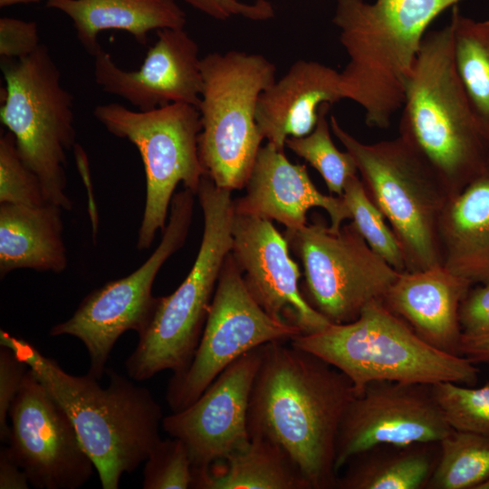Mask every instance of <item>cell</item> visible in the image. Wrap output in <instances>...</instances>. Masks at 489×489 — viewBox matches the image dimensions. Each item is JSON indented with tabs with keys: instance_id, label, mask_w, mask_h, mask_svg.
<instances>
[{
	"instance_id": "cell-1",
	"label": "cell",
	"mask_w": 489,
	"mask_h": 489,
	"mask_svg": "<svg viewBox=\"0 0 489 489\" xmlns=\"http://www.w3.org/2000/svg\"><path fill=\"white\" fill-rule=\"evenodd\" d=\"M286 342L263 345L249 401V436L282 446L311 489H334L338 432L357 393L342 371Z\"/></svg>"
},
{
	"instance_id": "cell-2",
	"label": "cell",
	"mask_w": 489,
	"mask_h": 489,
	"mask_svg": "<svg viewBox=\"0 0 489 489\" xmlns=\"http://www.w3.org/2000/svg\"><path fill=\"white\" fill-rule=\"evenodd\" d=\"M0 345L26 363L66 411L103 489L119 488L122 475L145 463L161 440L160 405L129 377L110 369V383L104 388L90 374L67 373L33 344L3 330Z\"/></svg>"
},
{
	"instance_id": "cell-3",
	"label": "cell",
	"mask_w": 489,
	"mask_h": 489,
	"mask_svg": "<svg viewBox=\"0 0 489 489\" xmlns=\"http://www.w3.org/2000/svg\"><path fill=\"white\" fill-rule=\"evenodd\" d=\"M460 1L337 0L332 23L349 56L340 72L341 93L363 109L369 127H389L428 26Z\"/></svg>"
},
{
	"instance_id": "cell-4",
	"label": "cell",
	"mask_w": 489,
	"mask_h": 489,
	"mask_svg": "<svg viewBox=\"0 0 489 489\" xmlns=\"http://www.w3.org/2000/svg\"><path fill=\"white\" fill-rule=\"evenodd\" d=\"M402 108L399 135L429 162L451 198L458 195L489 162V138L458 78L449 24L426 33Z\"/></svg>"
},
{
	"instance_id": "cell-5",
	"label": "cell",
	"mask_w": 489,
	"mask_h": 489,
	"mask_svg": "<svg viewBox=\"0 0 489 489\" xmlns=\"http://www.w3.org/2000/svg\"><path fill=\"white\" fill-rule=\"evenodd\" d=\"M290 342L342 371L353 383L357 396L377 380L473 386L479 378L474 362L434 348L381 301L370 302L350 322L330 323Z\"/></svg>"
},
{
	"instance_id": "cell-6",
	"label": "cell",
	"mask_w": 489,
	"mask_h": 489,
	"mask_svg": "<svg viewBox=\"0 0 489 489\" xmlns=\"http://www.w3.org/2000/svg\"><path fill=\"white\" fill-rule=\"evenodd\" d=\"M230 190L205 175L197 196L204 217L201 244L188 274L169 295L158 297L154 313L125 362L128 376L143 381L163 370L177 374L190 364L199 343L217 281L233 244Z\"/></svg>"
},
{
	"instance_id": "cell-7",
	"label": "cell",
	"mask_w": 489,
	"mask_h": 489,
	"mask_svg": "<svg viewBox=\"0 0 489 489\" xmlns=\"http://www.w3.org/2000/svg\"><path fill=\"white\" fill-rule=\"evenodd\" d=\"M330 126L353 157L368 195L396 235L406 271L442 264L439 221L451 197L429 162L400 135L366 144L333 115Z\"/></svg>"
},
{
	"instance_id": "cell-8",
	"label": "cell",
	"mask_w": 489,
	"mask_h": 489,
	"mask_svg": "<svg viewBox=\"0 0 489 489\" xmlns=\"http://www.w3.org/2000/svg\"><path fill=\"white\" fill-rule=\"evenodd\" d=\"M198 155L206 175L230 191L244 187L264 139L255 120L260 94L276 80L264 56L230 51L201 59Z\"/></svg>"
},
{
	"instance_id": "cell-9",
	"label": "cell",
	"mask_w": 489,
	"mask_h": 489,
	"mask_svg": "<svg viewBox=\"0 0 489 489\" xmlns=\"http://www.w3.org/2000/svg\"><path fill=\"white\" fill-rule=\"evenodd\" d=\"M1 70L5 82L1 122L14 134L46 201L71 210L65 168L67 151L76 145L73 96L62 85L60 70L44 44L27 57L1 59Z\"/></svg>"
},
{
	"instance_id": "cell-10",
	"label": "cell",
	"mask_w": 489,
	"mask_h": 489,
	"mask_svg": "<svg viewBox=\"0 0 489 489\" xmlns=\"http://www.w3.org/2000/svg\"><path fill=\"white\" fill-rule=\"evenodd\" d=\"M93 115L112 135L127 139L138 149L146 175V200L137 248L150 247L166 226L178 183L197 195L206 175L198 155L201 120L198 109L171 103L135 111L116 102L100 104Z\"/></svg>"
},
{
	"instance_id": "cell-11",
	"label": "cell",
	"mask_w": 489,
	"mask_h": 489,
	"mask_svg": "<svg viewBox=\"0 0 489 489\" xmlns=\"http://www.w3.org/2000/svg\"><path fill=\"white\" fill-rule=\"evenodd\" d=\"M283 235L302 264V296L331 323L356 320L370 302L383 299L399 273L369 246L352 222L334 231L315 221Z\"/></svg>"
},
{
	"instance_id": "cell-12",
	"label": "cell",
	"mask_w": 489,
	"mask_h": 489,
	"mask_svg": "<svg viewBox=\"0 0 489 489\" xmlns=\"http://www.w3.org/2000/svg\"><path fill=\"white\" fill-rule=\"evenodd\" d=\"M195 196L186 188L174 194L161 240L137 270L90 292L68 320L52 327L51 336L70 335L83 343L90 358L88 374L95 379L103 376L118 339L127 331L139 334L151 320L158 301L152 295L154 280L165 262L185 244Z\"/></svg>"
},
{
	"instance_id": "cell-13",
	"label": "cell",
	"mask_w": 489,
	"mask_h": 489,
	"mask_svg": "<svg viewBox=\"0 0 489 489\" xmlns=\"http://www.w3.org/2000/svg\"><path fill=\"white\" fill-rule=\"evenodd\" d=\"M302 334L271 317L252 297L231 252L223 264L205 327L187 368L173 374L166 399L172 412L192 404L216 377L244 353Z\"/></svg>"
},
{
	"instance_id": "cell-14",
	"label": "cell",
	"mask_w": 489,
	"mask_h": 489,
	"mask_svg": "<svg viewBox=\"0 0 489 489\" xmlns=\"http://www.w3.org/2000/svg\"><path fill=\"white\" fill-rule=\"evenodd\" d=\"M7 451L38 489H77L95 466L70 417L29 369L10 410Z\"/></svg>"
},
{
	"instance_id": "cell-15",
	"label": "cell",
	"mask_w": 489,
	"mask_h": 489,
	"mask_svg": "<svg viewBox=\"0 0 489 489\" xmlns=\"http://www.w3.org/2000/svg\"><path fill=\"white\" fill-rule=\"evenodd\" d=\"M453 430L435 398L432 385L372 381L344 412L336 443V471L370 447L439 442Z\"/></svg>"
},
{
	"instance_id": "cell-16",
	"label": "cell",
	"mask_w": 489,
	"mask_h": 489,
	"mask_svg": "<svg viewBox=\"0 0 489 489\" xmlns=\"http://www.w3.org/2000/svg\"><path fill=\"white\" fill-rule=\"evenodd\" d=\"M263 345L225 368L188 407L163 417L162 427L187 446L193 471L225 460L250 441L247 415Z\"/></svg>"
},
{
	"instance_id": "cell-17",
	"label": "cell",
	"mask_w": 489,
	"mask_h": 489,
	"mask_svg": "<svg viewBox=\"0 0 489 489\" xmlns=\"http://www.w3.org/2000/svg\"><path fill=\"white\" fill-rule=\"evenodd\" d=\"M231 254L255 302L273 318L299 328L302 334L331 322L304 299L301 271L290 256L289 244L271 220L234 212Z\"/></svg>"
},
{
	"instance_id": "cell-18",
	"label": "cell",
	"mask_w": 489,
	"mask_h": 489,
	"mask_svg": "<svg viewBox=\"0 0 489 489\" xmlns=\"http://www.w3.org/2000/svg\"><path fill=\"white\" fill-rule=\"evenodd\" d=\"M198 51L184 28L161 29L137 71L122 70L100 50L94 56V79L104 92L121 97L139 110L171 103L198 108L203 90Z\"/></svg>"
},
{
	"instance_id": "cell-19",
	"label": "cell",
	"mask_w": 489,
	"mask_h": 489,
	"mask_svg": "<svg viewBox=\"0 0 489 489\" xmlns=\"http://www.w3.org/2000/svg\"><path fill=\"white\" fill-rule=\"evenodd\" d=\"M244 187L245 194L234 200V212L275 220L286 229L304 226L312 207L327 212L334 231L350 219L341 197L321 193L305 165L292 163L284 151L269 143L260 148Z\"/></svg>"
},
{
	"instance_id": "cell-20",
	"label": "cell",
	"mask_w": 489,
	"mask_h": 489,
	"mask_svg": "<svg viewBox=\"0 0 489 489\" xmlns=\"http://www.w3.org/2000/svg\"><path fill=\"white\" fill-rule=\"evenodd\" d=\"M472 285L443 264L403 271L381 302L423 340L439 350L459 355V308Z\"/></svg>"
},
{
	"instance_id": "cell-21",
	"label": "cell",
	"mask_w": 489,
	"mask_h": 489,
	"mask_svg": "<svg viewBox=\"0 0 489 489\" xmlns=\"http://www.w3.org/2000/svg\"><path fill=\"white\" fill-rule=\"evenodd\" d=\"M342 99L340 72L315 61L298 60L260 94L255 120L267 143L284 151L289 137L313 130L321 104Z\"/></svg>"
},
{
	"instance_id": "cell-22",
	"label": "cell",
	"mask_w": 489,
	"mask_h": 489,
	"mask_svg": "<svg viewBox=\"0 0 489 489\" xmlns=\"http://www.w3.org/2000/svg\"><path fill=\"white\" fill-rule=\"evenodd\" d=\"M442 264L472 284L489 283V162L456 196L439 221Z\"/></svg>"
},
{
	"instance_id": "cell-23",
	"label": "cell",
	"mask_w": 489,
	"mask_h": 489,
	"mask_svg": "<svg viewBox=\"0 0 489 489\" xmlns=\"http://www.w3.org/2000/svg\"><path fill=\"white\" fill-rule=\"evenodd\" d=\"M62 208L0 204V276L17 269L61 273L67 267Z\"/></svg>"
},
{
	"instance_id": "cell-24",
	"label": "cell",
	"mask_w": 489,
	"mask_h": 489,
	"mask_svg": "<svg viewBox=\"0 0 489 489\" xmlns=\"http://www.w3.org/2000/svg\"><path fill=\"white\" fill-rule=\"evenodd\" d=\"M46 5L71 18L79 42L93 57L102 49L98 35L103 30L125 31L145 44L150 31L187 23L175 0H48Z\"/></svg>"
},
{
	"instance_id": "cell-25",
	"label": "cell",
	"mask_w": 489,
	"mask_h": 489,
	"mask_svg": "<svg viewBox=\"0 0 489 489\" xmlns=\"http://www.w3.org/2000/svg\"><path fill=\"white\" fill-rule=\"evenodd\" d=\"M196 489H311L288 453L273 441L250 437L248 444L210 467L193 471Z\"/></svg>"
},
{
	"instance_id": "cell-26",
	"label": "cell",
	"mask_w": 489,
	"mask_h": 489,
	"mask_svg": "<svg viewBox=\"0 0 489 489\" xmlns=\"http://www.w3.org/2000/svg\"><path fill=\"white\" fill-rule=\"evenodd\" d=\"M439 455V443L379 445L352 456L338 476V489L427 488Z\"/></svg>"
},
{
	"instance_id": "cell-27",
	"label": "cell",
	"mask_w": 489,
	"mask_h": 489,
	"mask_svg": "<svg viewBox=\"0 0 489 489\" xmlns=\"http://www.w3.org/2000/svg\"><path fill=\"white\" fill-rule=\"evenodd\" d=\"M455 67L472 110L489 138V19L477 21L452 7Z\"/></svg>"
},
{
	"instance_id": "cell-28",
	"label": "cell",
	"mask_w": 489,
	"mask_h": 489,
	"mask_svg": "<svg viewBox=\"0 0 489 489\" xmlns=\"http://www.w3.org/2000/svg\"><path fill=\"white\" fill-rule=\"evenodd\" d=\"M438 443L427 489H476L489 478V436L453 430Z\"/></svg>"
},
{
	"instance_id": "cell-29",
	"label": "cell",
	"mask_w": 489,
	"mask_h": 489,
	"mask_svg": "<svg viewBox=\"0 0 489 489\" xmlns=\"http://www.w3.org/2000/svg\"><path fill=\"white\" fill-rule=\"evenodd\" d=\"M331 104L323 103L318 110V120L313 130L303 137H289L285 147L302 158L323 178L331 195L341 197L347 180L358 175V168L351 154L340 151L334 145L327 120Z\"/></svg>"
},
{
	"instance_id": "cell-30",
	"label": "cell",
	"mask_w": 489,
	"mask_h": 489,
	"mask_svg": "<svg viewBox=\"0 0 489 489\" xmlns=\"http://www.w3.org/2000/svg\"><path fill=\"white\" fill-rule=\"evenodd\" d=\"M341 197L350 213L352 224L369 246L398 272L406 271L399 242L358 175L347 180Z\"/></svg>"
},
{
	"instance_id": "cell-31",
	"label": "cell",
	"mask_w": 489,
	"mask_h": 489,
	"mask_svg": "<svg viewBox=\"0 0 489 489\" xmlns=\"http://www.w3.org/2000/svg\"><path fill=\"white\" fill-rule=\"evenodd\" d=\"M432 390L452 429L489 436V383L468 388L445 381L433 384Z\"/></svg>"
},
{
	"instance_id": "cell-32",
	"label": "cell",
	"mask_w": 489,
	"mask_h": 489,
	"mask_svg": "<svg viewBox=\"0 0 489 489\" xmlns=\"http://www.w3.org/2000/svg\"><path fill=\"white\" fill-rule=\"evenodd\" d=\"M47 202L41 182L22 159L10 131L0 137V204L39 206Z\"/></svg>"
},
{
	"instance_id": "cell-33",
	"label": "cell",
	"mask_w": 489,
	"mask_h": 489,
	"mask_svg": "<svg viewBox=\"0 0 489 489\" xmlns=\"http://www.w3.org/2000/svg\"><path fill=\"white\" fill-rule=\"evenodd\" d=\"M193 466L186 444L179 438L160 440L145 461L144 489L192 488Z\"/></svg>"
},
{
	"instance_id": "cell-34",
	"label": "cell",
	"mask_w": 489,
	"mask_h": 489,
	"mask_svg": "<svg viewBox=\"0 0 489 489\" xmlns=\"http://www.w3.org/2000/svg\"><path fill=\"white\" fill-rule=\"evenodd\" d=\"M29 367L8 347L0 348V439L7 443V423L11 405L17 395Z\"/></svg>"
},
{
	"instance_id": "cell-35",
	"label": "cell",
	"mask_w": 489,
	"mask_h": 489,
	"mask_svg": "<svg viewBox=\"0 0 489 489\" xmlns=\"http://www.w3.org/2000/svg\"><path fill=\"white\" fill-rule=\"evenodd\" d=\"M40 45V36L34 22L13 17L0 18L1 59L27 57Z\"/></svg>"
},
{
	"instance_id": "cell-36",
	"label": "cell",
	"mask_w": 489,
	"mask_h": 489,
	"mask_svg": "<svg viewBox=\"0 0 489 489\" xmlns=\"http://www.w3.org/2000/svg\"><path fill=\"white\" fill-rule=\"evenodd\" d=\"M197 10L217 20H226L241 15L254 21H265L274 17V9L267 0H256L253 4L238 0H185Z\"/></svg>"
},
{
	"instance_id": "cell-37",
	"label": "cell",
	"mask_w": 489,
	"mask_h": 489,
	"mask_svg": "<svg viewBox=\"0 0 489 489\" xmlns=\"http://www.w3.org/2000/svg\"><path fill=\"white\" fill-rule=\"evenodd\" d=\"M459 321L464 335L489 333V283L470 288L460 304Z\"/></svg>"
},
{
	"instance_id": "cell-38",
	"label": "cell",
	"mask_w": 489,
	"mask_h": 489,
	"mask_svg": "<svg viewBox=\"0 0 489 489\" xmlns=\"http://www.w3.org/2000/svg\"><path fill=\"white\" fill-rule=\"evenodd\" d=\"M30 483L23 469L9 455L6 446L0 450V488L27 489Z\"/></svg>"
},
{
	"instance_id": "cell-39",
	"label": "cell",
	"mask_w": 489,
	"mask_h": 489,
	"mask_svg": "<svg viewBox=\"0 0 489 489\" xmlns=\"http://www.w3.org/2000/svg\"><path fill=\"white\" fill-rule=\"evenodd\" d=\"M459 355L465 357L475 364L489 363V333L479 336L462 334Z\"/></svg>"
},
{
	"instance_id": "cell-40",
	"label": "cell",
	"mask_w": 489,
	"mask_h": 489,
	"mask_svg": "<svg viewBox=\"0 0 489 489\" xmlns=\"http://www.w3.org/2000/svg\"><path fill=\"white\" fill-rule=\"evenodd\" d=\"M41 0H0V6L5 7L18 4L34 3ZM48 1V0H47Z\"/></svg>"
},
{
	"instance_id": "cell-41",
	"label": "cell",
	"mask_w": 489,
	"mask_h": 489,
	"mask_svg": "<svg viewBox=\"0 0 489 489\" xmlns=\"http://www.w3.org/2000/svg\"><path fill=\"white\" fill-rule=\"evenodd\" d=\"M476 489H489V478L479 484Z\"/></svg>"
}]
</instances>
